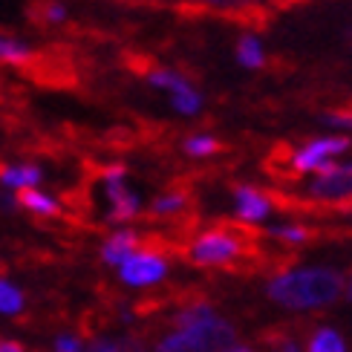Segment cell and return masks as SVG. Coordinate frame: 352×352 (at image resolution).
Wrapping results in <instances>:
<instances>
[{
    "label": "cell",
    "instance_id": "1",
    "mask_svg": "<svg viewBox=\"0 0 352 352\" xmlns=\"http://www.w3.org/2000/svg\"><path fill=\"white\" fill-rule=\"evenodd\" d=\"M344 274L327 266H303L286 269L266 283V295L272 303L289 312H312L327 309L344 295Z\"/></svg>",
    "mask_w": 352,
    "mask_h": 352
},
{
    "label": "cell",
    "instance_id": "2",
    "mask_svg": "<svg viewBox=\"0 0 352 352\" xmlns=\"http://www.w3.org/2000/svg\"><path fill=\"white\" fill-rule=\"evenodd\" d=\"M237 344V329L223 315H211L190 327H173L153 352H228Z\"/></svg>",
    "mask_w": 352,
    "mask_h": 352
},
{
    "label": "cell",
    "instance_id": "3",
    "mask_svg": "<svg viewBox=\"0 0 352 352\" xmlns=\"http://www.w3.org/2000/svg\"><path fill=\"white\" fill-rule=\"evenodd\" d=\"M240 254H243V240L226 228L205 231L188 245V260L194 263V266H202V269L228 266V263H234Z\"/></svg>",
    "mask_w": 352,
    "mask_h": 352
},
{
    "label": "cell",
    "instance_id": "4",
    "mask_svg": "<svg viewBox=\"0 0 352 352\" xmlns=\"http://www.w3.org/2000/svg\"><path fill=\"white\" fill-rule=\"evenodd\" d=\"M148 84L156 87V90H165L168 98H170V107L179 116H197L205 107L202 93L185 76H179L176 69H165V67L151 69L148 72Z\"/></svg>",
    "mask_w": 352,
    "mask_h": 352
},
{
    "label": "cell",
    "instance_id": "5",
    "mask_svg": "<svg viewBox=\"0 0 352 352\" xmlns=\"http://www.w3.org/2000/svg\"><path fill=\"white\" fill-rule=\"evenodd\" d=\"M352 148V142L346 136H318L309 139L306 144L292 153V168L298 173H320L329 165H335V159L344 156Z\"/></svg>",
    "mask_w": 352,
    "mask_h": 352
},
{
    "label": "cell",
    "instance_id": "6",
    "mask_svg": "<svg viewBox=\"0 0 352 352\" xmlns=\"http://www.w3.org/2000/svg\"><path fill=\"white\" fill-rule=\"evenodd\" d=\"M104 194L110 202V211H107L110 223H127V219H133L142 208V199L136 190H130L127 170L122 165H113L104 170Z\"/></svg>",
    "mask_w": 352,
    "mask_h": 352
},
{
    "label": "cell",
    "instance_id": "7",
    "mask_svg": "<svg viewBox=\"0 0 352 352\" xmlns=\"http://www.w3.org/2000/svg\"><path fill=\"white\" fill-rule=\"evenodd\" d=\"M306 197L315 202L352 199V162H335L327 170L315 173V179L306 185Z\"/></svg>",
    "mask_w": 352,
    "mask_h": 352
},
{
    "label": "cell",
    "instance_id": "8",
    "mask_svg": "<svg viewBox=\"0 0 352 352\" xmlns=\"http://www.w3.org/2000/svg\"><path fill=\"white\" fill-rule=\"evenodd\" d=\"M165 274H168V260L159 254V252H151V248H139V252L119 269L122 283L124 286H133V289H144V286L162 283Z\"/></svg>",
    "mask_w": 352,
    "mask_h": 352
},
{
    "label": "cell",
    "instance_id": "9",
    "mask_svg": "<svg viewBox=\"0 0 352 352\" xmlns=\"http://www.w3.org/2000/svg\"><path fill=\"white\" fill-rule=\"evenodd\" d=\"M234 211L243 223H263L272 214V199L254 185H237L234 188Z\"/></svg>",
    "mask_w": 352,
    "mask_h": 352
},
{
    "label": "cell",
    "instance_id": "10",
    "mask_svg": "<svg viewBox=\"0 0 352 352\" xmlns=\"http://www.w3.org/2000/svg\"><path fill=\"white\" fill-rule=\"evenodd\" d=\"M136 252H139V234L130 228H122V231H113L104 240V245H101V260H104L107 266L122 269Z\"/></svg>",
    "mask_w": 352,
    "mask_h": 352
},
{
    "label": "cell",
    "instance_id": "11",
    "mask_svg": "<svg viewBox=\"0 0 352 352\" xmlns=\"http://www.w3.org/2000/svg\"><path fill=\"white\" fill-rule=\"evenodd\" d=\"M41 168L38 165H18V168H3L0 170V185L14 188V190H29L41 182Z\"/></svg>",
    "mask_w": 352,
    "mask_h": 352
},
{
    "label": "cell",
    "instance_id": "12",
    "mask_svg": "<svg viewBox=\"0 0 352 352\" xmlns=\"http://www.w3.org/2000/svg\"><path fill=\"white\" fill-rule=\"evenodd\" d=\"M18 205H23L26 211H32V214H38V217H55L58 211H61L58 199L50 197V194H41L38 188L18 190Z\"/></svg>",
    "mask_w": 352,
    "mask_h": 352
},
{
    "label": "cell",
    "instance_id": "13",
    "mask_svg": "<svg viewBox=\"0 0 352 352\" xmlns=\"http://www.w3.org/2000/svg\"><path fill=\"white\" fill-rule=\"evenodd\" d=\"M234 55H237V61L245 67V69H260L266 67V50H263V41L257 35H243L237 41V50H234Z\"/></svg>",
    "mask_w": 352,
    "mask_h": 352
},
{
    "label": "cell",
    "instance_id": "14",
    "mask_svg": "<svg viewBox=\"0 0 352 352\" xmlns=\"http://www.w3.org/2000/svg\"><path fill=\"white\" fill-rule=\"evenodd\" d=\"M306 349L309 352H346V341L341 338L338 329L332 327H320L312 332L309 344H306Z\"/></svg>",
    "mask_w": 352,
    "mask_h": 352
},
{
    "label": "cell",
    "instance_id": "15",
    "mask_svg": "<svg viewBox=\"0 0 352 352\" xmlns=\"http://www.w3.org/2000/svg\"><path fill=\"white\" fill-rule=\"evenodd\" d=\"M23 292L9 283V280H0V315H21L23 312Z\"/></svg>",
    "mask_w": 352,
    "mask_h": 352
},
{
    "label": "cell",
    "instance_id": "16",
    "mask_svg": "<svg viewBox=\"0 0 352 352\" xmlns=\"http://www.w3.org/2000/svg\"><path fill=\"white\" fill-rule=\"evenodd\" d=\"M188 205V197L179 194V190H170V194H162L151 202V214L156 217H170V214H179Z\"/></svg>",
    "mask_w": 352,
    "mask_h": 352
},
{
    "label": "cell",
    "instance_id": "17",
    "mask_svg": "<svg viewBox=\"0 0 352 352\" xmlns=\"http://www.w3.org/2000/svg\"><path fill=\"white\" fill-rule=\"evenodd\" d=\"M269 237L280 240V243H289V245H303L306 240L312 237V234H309V228H303V226L286 223V226H272L269 228Z\"/></svg>",
    "mask_w": 352,
    "mask_h": 352
},
{
    "label": "cell",
    "instance_id": "18",
    "mask_svg": "<svg viewBox=\"0 0 352 352\" xmlns=\"http://www.w3.org/2000/svg\"><path fill=\"white\" fill-rule=\"evenodd\" d=\"M217 151H219V142H217V136H211V133H194V136L185 139V153H188V156L202 159V156H211V153H217Z\"/></svg>",
    "mask_w": 352,
    "mask_h": 352
},
{
    "label": "cell",
    "instance_id": "19",
    "mask_svg": "<svg viewBox=\"0 0 352 352\" xmlns=\"http://www.w3.org/2000/svg\"><path fill=\"white\" fill-rule=\"evenodd\" d=\"M29 58H32V50H29L23 41H14V38L0 35V61L21 64V61H29Z\"/></svg>",
    "mask_w": 352,
    "mask_h": 352
},
{
    "label": "cell",
    "instance_id": "20",
    "mask_svg": "<svg viewBox=\"0 0 352 352\" xmlns=\"http://www.w3.org/2000/svg\"><path fill=\"white\" fill-rule=\"evenodd\" d=\"M87 352H144V346L136 338H116V341L113 338H98V341L90 344Z\"/></svg>",
    "mask_w": 352,
    "mask_h": 352
},
{
    "label": "cell",
    "instance_id": "21",
    "mask_svg": "<svg viewBox=\"0 0 352 352\" xmlns=\"http://www.w3.org/2000/svg\"><path fill=\"white\" fill-rule=\"evenodd\" d=\"M320 122L335 127V130H352V113H341V110H332V113H324Z\"/></svg>",
    "mask_w": 352,
    "mask_h": 352
},
{
    "label": "cell",
    "instance_id": "22",
    "mask_svg": "<svg viewBox=\"0 0 352 352\" xmlns=\"http://www.w3.org/2000/svg\"><path fill=\"white\" fill-rule=\"evenodd\" d=\"M52 349H55V352H84V344H81L78 335L64 332V335H58V338H55Z\"/></svg>",
    "mask_w": 352,
    "mask_h": 352
},
{
    "label": "cell",
    "instance_id": "23",
    "mask_svg": "<svg viewBox=\"0 0 352 352\" xmlns=\"http://www.w3.org/2000/svg\"><path fill=\"white\" fill-rule=\"evenodd\" d=\"M202 6H214V9H245V6H257L263 0H194Z\"/></svg>",
    "mask_w": 352,
    "mask_h": 352
},
{
    "label": "cell",
    "instance_id": "24",
    "mask_svg": "<svg viewBox=\"0 0 352 352\" xmlns=\"http://www.w3.org/2000/svg\"><path fill=\"white\" fill-rule=\"evenodd\" d=\"M47 21H50V23H61V21H67V6H61V3H50V6H47Z\"/></svg>",
    "mask_w": 352,
    "mask_h": 352
},
{
    "label": "cell",
    "instance_id": "25",
    "mask_svg": "<svg viewBox=\"0 0 352 352\" xmlns=\"http://www.w3.org/2000/svg\"><path fill=\"white\" fill-rule=\"evenodd\" d=\"M0 352H26L18 341H0Z\"/></svg>",
    "mask_w": 352,
    "mask_h": 352
},
{
    "label": "cell",
    "instance_id": "26",
    "mask_svg": "<svg viewBox=\"0 0 352 352\" xmlns=\"http://www.w3.org/2000/svg\"><path fill=\"white\" fill-rule=\"evenodd\" d=\"M344 295H346V300H352V274L346 277V283H344Z\"/></svg>",
    "mask_w": 352,
    "mask_h": 352
},
{
    "label": "cell",
    "instance_id": "27",
    "mask_svg": "<svg viewBox=\"0 0 352 352\" xmlns=\"http://www.w3.org/2000/svg\"><path fill=\"white\" fill-rule=\"evenodd\" d=\"M228 352H254V349H252V346H243V344H234Z\"/></svg>",
    "mask_w": 352,
    "mask_h": 352
}]
</instances>
